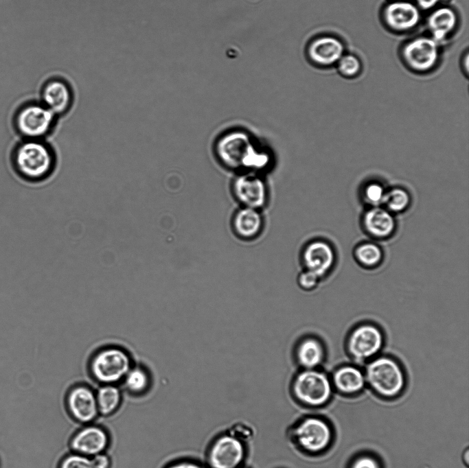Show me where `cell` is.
Segmentation results:
<instances>
[{"label":"cell","instance_id":"30bf717a","mask_svg":"<svg viewBox=\"0 0 469 468\" xmlns=\"http://www.w3.org/2000/svg\"><path fill=\"white\" fill-rule=\"evenodd\" d=\"M65 403L69 414L79 423H92L100 415L95 390L87 385L72 386L67 393Z\"/></svg>","mask_w":469,"mask_h":468},{"label":"cell","instance_id":"4fadbf2b","mask_svg":"<svg viewBox=\"0 0 469 468\" xmlns=\"http://www.w3.org/2000/svg\"><path fill=\"white\" fill-rule=\"evenodd\" d=\"M74 93L71 84L61 76L47 79L41 89V102L57 117L71 108Z\"/></svg>","mask_w":469,"mask_h":468},{"label":"cell","instance_id":"603a6c76","mask_svg":"<svg viewBox=\"0 0 469 468\" xmlns=\"http://www.w3.org/2000/svg\"><path fill=\"white\" fill-rule=\"evenodd\" d=\"M95 397L99 414L109 417L121 406L122 392L117 384H102L95 390Z\"/></svg>","mask_w":469,"mask_h":468},{"label":"cell","instance_id":"4dcf8cb0","mask_svg":"<svg viewBox=\"0 0 469 468\" xmlns=\"http://www.w3.org/2000/svg\"><path fill=\"white\" fill-rule=\"evenodd\" d=\"M319 279V278L316 274L306 270L299 275L298 281L301 288L310 290L317 285Z\"/></svg>","mask_w":469,"mask_h":468},{"label":"cell","instance_id":"1f68e13d","mask_svg":"<svg viewBox=\"0 0 469 468\" xmlns=\"http://www.w3.org/2000/svg\"><path fill=\"white\" fill-rule=\"evenodd\" d=\"M350 468H380V466L374 458L369 456H363L357 458Z\"/></svg>","mask_w":469,"mask_h":468},{"label":"cell","instance_id":"d4e9b609","mask_svg":"<svg viewBox=\"0 0 469 468\" xmlns=\"http://www.w3.org/2000/svg\"><path fill=\"white\" fill-rule=\"evenodd\" d=\"M354 255L360 264L366 267H373L380 263L382 252L378 245L367 242L356 247Z\"/></svg>","mask_w":469,"mask_h":468},{"label":"cell","instance_id":"52a82bcc","mask_svg":"<svg viewBox=\"0 0 469 468\" xmlns=\"http://www.w3.org/2000/svg\"><path fill=\"white\" fill-rule=\"evenodd\" d=\"M293 392L298 400L311 406L325 403L332 394V385L328 376L315 369H305L293 382Z\"/></svg>","mask_w":469,"mask_h":468},{"label":"cell","instance_id":"2e32d148","mask_svg":"<svg viewBox=\"0 0 469 468\" xmlns=\"http://www.w3.org/2000/svg\"><path fill=\"white\" fill-rule=\"evenodd\" d=\"M232 189L235 197L243 207L260 209L267 200L266 184L255 174L238 176L233 182Z\"/></svg>","mask_w":469,"mask_h":468},{"label":"cell","instance_id":"ba28073f","mask_svg":"<svg viewBox=\"0 0 469 468\" xmlns=\"http://www.w3.org/2000/svg\"><path fill=\"white\" fill-rule=\"evenodd\" d=\"M420 10L408 0H393L381 12L385 26L391 32L404 34L413 30L421 21Z\"/></svg>","mask_w":469,"mask_h":468},{"label":"cell","instance_id":"6da1fadb","mask_svg":"<svg viewBox=\"0 0 469 468\" xmlns=\"http://www.w3.org/2000/svg\"><path fill=\"white\" fill-rule=\"evenodd\" d=\"M216 154L222 165L230 169H244L254 172L270 164L268 152L260 149L249 134L234 130L222 134L216 143Z\"/></svg>","mask_w":469,"mask_h":468},{"label":"cell","instance_id":"8992f818","mask_svg":"<svg viewBox=\"0 0 469 468\" xmlns=\"http://www.w3.org/2000/svg\"><path fill=\"white\" fill-rule=\"evenodd\" d=\"M132 367L128 354L119 348L104 349L95 355L90 371L95 381L102 384L122 382Z\"/></svg>","mask_w":469,"mask_h":468},{"label":"cell","instance_id":"f546056e","mask_svg":"<svg viewBox=\"0 0 469 468\" xmlns=\"http://www.w3.org/2000/svg\"><path fill=\"white\" fill-rule=\"evenodd\" d=\"M229 434L242 442L251 439L254 432L249 425L238 423L231 427Z\"/></svg>","mask_w":469,"mask_h":468},{"label":"cell","instance_id":"83f0119b","mask_svg":"<svg viewBox=\"0 0 469 468\" xmlns=\"http://www.w3.org/2000/svg\"><path fill=\"white\" fill-rule=\"evenodd\" d=\"M58 468H93L91 458L71 452L63 457Z\"/></svg>","mask_w":469,"mask_h":468},{"label":"cell","instance_id":"ffe728a7","mask_svg":"<svg viewBox=\"0 0 469 468\" xmlns=\"http://www.w3.org/2000/svg\"><path fill=\"white\" fill-rule=\"evenodd\" d=\"M263 224L259 209L243 207L235 213L233 228L239 237L249 239L257 236Z\"/></svg>","mask_w":469,"mask_h":468},{"label":"cell","instance_id":"7c38bea8","mask_svg":"<svg viewBox=\"0 0 469 468\" xmlns=\"http://www.w3.org/2000/svg\"><path fill=\"white\" fill-rule=\"evenodd\" d=\"M345 51V45L340 38L330 34H321L309 41L306 55L312 65L326 68L336 65Z\"/></svg>","mask_w":469,"mask_h":468},{"label":"cell","instance_id":"f1b7e54d","mask_svg":"<svg viewBox=\"0 0 469 468\" xmlns=\"http://www.w3.org/2000/svg\"><path fill=\"white\" fill-rule=\"evenodd\" d=\"M385 193L382 186L376 183L369 184L364 192L367 201L374 205L382 203Z\"/></svg>","mask_w":469,"mask_h":468},{"label":"cell","instance_id":"7a4b0ae2","mask_svg":"<svg viewBox=\"0 0 469 468\" xmlns=\"http://www.w3.org/2000/svg\"><path fill=\"white\" fill-rule=\"evenodd\" d=\"M12 164L24 179L41 181L54 171L56 157L54 149L44 140L24 139L14 150Z\"/></svg>","mask_w":469,"mask_h":468},{"label":"cell","instance_id":"7402d4cb","mask_svg":"<svg viewBox=\"0 0 469 468\" xmlns=\"http://www.w3.org/2000/svg\"><path fill=\"white\" fill-rule=\"evenodd\" d=\"M296 353L299 364L305 369H314L321 364L325 355L321 342L312 337L301 341Z\"/></svg>","mask_w":469,"mask_h":468},{"label":"cell","instance_id":"277c9868","mask_svg":"<svg viewBox=\"0 0 469 468\" xmlns=\"http://www.w3.org/2000/svg\"><path fill=\"white\" fill-rule=\"evenodd\" d=\"M365 380L378 394L386 397L398 395L404 386V376L400 365L389 357H379L366 367Z\"/></svg>","mask_w":469,"mask_h":468},{"label":"cell","instance_id":"9a60e30c","mask_svg":"<svg viewBox=\"0 0 469 468\" xmlns=\"http://www.w3.org/2000/svg\"><path fill=\"white\" fill-rule=\"evenodd\" d=\"M245 454L242 441L230 434L216 439L210 448L209 462L212 468H237Z\"/></svg>","mask_w":469,"mask_h":468},{"label":"cell","instance_id":"3957f363","mask_svg":"<svg viewBox=\"0 0 469 468\" xmlns=\"http://www.w3.org/2000/svg\"><path fill=\"white\" fill-rule=\"evenodd\" d=\"M57 118L41 102H31L16 110L14 125L24 139L44 140L53 131Z\"/></svg>","mask_w":469,"mask_h":468},{"label":"cell","instance_id":"8d00e7d4","mask_svg":"<svg viewBox=\"0 0 469 468\" xmlns=\"http://www.w3.org/2000/svg\"><path fill=\"white\" fill-rule=\"evenodd\" d=\"M391 1H393V0H391Z\"/></svg>","mask_w":469,"mask_h":468},{"label":"cell","instance_id":"5bb4252c","mask_svg":"<svg viewBox=\"0 0 469 468\" xmlns=\"http://www.w3.org/2000/svg\"><path fill=\"white\" fill-rule=\"evenodd\" d=\"M295 436L304 450L319 452L330 443L332 432L329 425L317 417H308L302 420L295 429Z\"/></svg>","mask_w":469,"mask_h":468},{"label":"cell","instance_id":"9c48e42d","mask_svg":"<svg viewBox=\"0 0 469 468\" xmlns=\"http://www.w3.org/2000/svg\"><path fill=\"white\" fill-rule=\"evenodd\" d=\"M384 337L372 324L358 325L350 333L347 341L349 354L356 361L363 362L375 356L382 349Z\"/></svg>","mask_w":469,"mask_h":468},{"label":"cell","instance_id":"ac0fdd59","mask_svg":"<svg viewBox=\"0 0 469 468\" xmlns=\"http://www.w3.org/2000/svg\"><path fill=\"white\" fill-rule=\"evenodd\" d=\"M459 19L456 11L448 6H439L430 12L426 20L430 36L439 44L446 41L454 32Z\"/></svg>","mask_w":469,"mask_h":468},{"label":"cell","instance_id":"e575fe53","mask_svg":"<svg viewBox=\"0 0 469 468\" xmlns=\"http://www.w3.org/2000/svg\"><path fill=\"white\" fill-rule=\"evenodd\" d=\"M165 468H203L200 465H198L197 463L190 462V461H187V460H183V461H178L176 463H172L171 464H169L167 465Z\"/></svg>","mask_w":469,"mask_h":468},{"label":"cell","instance_id":"484cf974","mask_svg":"<svg viewBox=\"0 0 469 468\" xmlns=\"http://www.w3.org/2000/svg\"><path fill=\"white\" fill-rule=\"evenodd\" d=\"M410 202L409 194L401 188H394L385 193L382 203L387 210L391 212H401L405 210Z\"/></svg>","mask_w":469,"mask_h":468},{"label":"cell","instance_id":"5b68a950","mask_svg":"<svg viewBox=\"0 0 469 468\" xmlns=\"http://www.w3.org/2000/svg\"><path fill=\"white\" fill-rule=\"evenodd\" d=\"M439 45L430 36H419L406 41L400 48L403 64L416 73H426L437 65Z\"/></svg>","mask_w":469,"mask_h":468},{"label":"cell","instance_id":"8fae6325","mask_svg":"<svg viewBox=\"0 0 469 468\" xmlns=\"http://www.w3.org/2000/svg\"><path fill=\"white\" fill-rule=\"evenodd\" d=\"M110 436L106 430L98 425H83L71 436V452L91 458L106 452L110 445Z\"/></svg>","mask_w":469,"mask_h":468},{"label":"cell","instance_id":"d6a6232c","mask_svg":"<svg viewBox=\"0 0 469 468\" xmlns=\"http://www.w3.org/2000/svg\"><path fill=\"white\" fill-rule=\"evenodd\" d=\"M93 468H111L112 460L106 452L100 453L91 458Z\"/></svg>","mask_w":469,"mask_h":468},{"label":"cell","instance_id":"d6986e66","mask_svg":"<svg viewBox=\"0 0 469 468\" xmlns=\"http://www.w3.org/2000/svg\"><path fill=\"white\" fill-rule=\"evenodd\" d=\"M365 231L376 238H387L392 235L396 228L394 218L387 209L374 207L364 215Z\"/></svg>","mask_w":469,"mask_h":468},{"label":"cell","instance_id":"cb8c5ba5","mask_svg":"<svg viewBox=\"0 0 469 468\" xmlns=\"http://www.w3.org/2000/svg\"><path fill=\"white\" fill-rule=\"evenodd\" d=\"M122 382L128 393L137 396L148 391L150 379L145 369L135 366L130 368Z\"/></svg>","mask_w":469,"mask_h":468},{"label":"cell","instance_id":"e0dca14e","mask_svg":"<svg viewBox=\"0 0 469 468\" xmlns=\"http://www.w3.org/2000/svg\"><path fill=\"white\" fill-rule=\"evenodd\" d=\"M303 261L306 270L320 279L332 269L335 254L328 243L315 240L310 242L304 248Z\"/></svg>","mask_w":469,"mask_h":468},{"label":"cell","instance_id":"4316f807","mask_svg":"<svg viewBox=\"0 0 469 468\" xmlns=\"http://www.w3.org/2000/svg\"><path fill=\"white\" fill-rule=\"evenodd\" d=\"M336 65L339 73L347 78L358 76L362 69L360 59L352 54L345 53Z\"/></svg>","mask_w":469,"mask_h":468},{"label":"cell","instance_id":"44dd1931","mask_svg":"<svg viewBox=\"0 0 469 468\" xmlns=\"http://www.w3.org/2000/svg\"><path fill=\"white\" fill-rule=\"evenodd\" d=\"M365 382V375L353 366L340 367L333 375V384L336 388L345 394L359 392L364 387Z\"/></svg>","mask_w":469,"mask_h":468},{"label":"cell","instance_id":"836d02e7","mask_svg":"<svg viewBox=\"0 0 469 468\" xmlns=\"http://www.w3.org/2000/svg\"><path fill=\"white\" fill-rule=\"evenodd\" d=\"M442 0H415V4L420 10L428 11L438 7Z\"/></svg>","mask_w":469,"mask_h":468},{"label":"cell","instance_id":"d590c367","mask_svg":"<svg viewBox=\"0 0 469 468\" xmlns=\"http://www.w3.org/2000/svg\"><path fill=\"white\" fill-rule=\"evenodd\" d=\"M468 52L467 51L466 54L464 56V59L462 60V66L464 67V71H466V75H468Z\"/></svg>","mask_w":469,"mask_h":468}]
</instances>
